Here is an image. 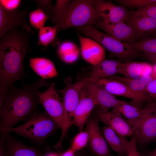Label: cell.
Here are the masks:
<instances>
[{"label": "cell", "mask_w": 156, "mask_h": 156, "mask_svg": "<svg viewBox=\"0 0 156 156\" xmlns=\"http://www.w3.org/2000/svg\"><path fill=\"white\" fill-rule=\"evenodd\" d=\"M34 32L28 25L7 32L0 39V99L24 75V61L32 50L30 38Z\"/></svg>", "instance_id": "obj_1"}, {"label": "cell", "mask_w": 156, "mask_h": 156, "mask_svg": "<svg viewBox=\"0 0 156 156\" xmlns=\"http://www.w3.org/2000/svg\"><path fill=\"white\" fill-rule=\"evenodd\" d=\"M50 85L46 79L41 78L21 88L11 87L0 110V131L5 132L18 122L25 121L38 111V90Z\"/></svg>", "instance_id": "obj_2"}, {"label": "cell", "mask_w": 156, "mask_h": 156, "mask_svg": "<svg viewBox=\"0 0 156 156\" xmlns=\"http://www.w3.org/2000/svg\"><path fill=\"white\" fill-rule=\"evenodd\" d=\"M102 20L94 9L92 0H73L55 23L58 25L57 34L71 27L93 26Z\"/></svg>", "instance_id": "obj_3"}, {"label": "cell", "mask_w": 156, "mask_h": 156, "mask_svg": "<svg viewBox=\"0 0 156 156\" xmlns=\"http://www.w3.org/2000/svg\"><path fill=\"white\" fill-rule=\"evenodd\" d=\"M58 94L55 88V84L52 82L47 90L39 92L38 95L40 103L61 129V137L54 147L57 151H62L64 138L72 124L67 117L63 98Z\"/></svg>", "instance_id": "obj_4"}, {"label": "cell", "mask_w": 156, "mask_h": 156, "mask_svg": "<svg viewBox=\"0 0 156 156\" xmlns=\"http://www.w3.org/2000/svg\"><path fill=\"white\" fill-rule=\"evenodd\" d=\"M59 128V126L46 111H38L22 125L8 129L5 132H14L40 144Z\"/></svg>", "instance_id": "obj_5"}, {"label": "cell", "mask_w": 156, "mask_h": 156, "mask_svg": "<svg viewBox=\"0 0 156 156\" xmlns=\"http://www.w3.org/2000/svg\"><path fill=\"white\" fill-rule=\"evenodd\" d=\"M80 33L97 41L114 55L120 59L134 58L139 54L129 43L120 42L107 34L101 32L92 25L77 27Z\"/></svg>", "instance_id": "obj_6"}, {"label": "cell", "mask_w": 156, "mask_h": 156, "mask_svg": "<svg viewBox=\"0 0 156 156\" xmlns=\"http://www.w3.org/2000/svg\"><path fill=\"white\" fill-rule=\"evenodd\" d=\"M127 120L139 145L147 144L156 138V113L154 110L143 118Z\"/></svg>", "instance_id": "obj_7"}, {"label": "cell", "mask_w": 156, "mask_h": 156, "mask_svg": "<svg viewBox=\"0 0 156 156\" xmlns=\"http://www.w3.org/2000/svg\"><path fill=\"white\" fill-rule=\"evenodd\" d=\"M86 80L83 78L73 83L70 77L64 79V88L57 90V92L62 96L67 117L72 121L73 113L80 99L81 91L85 86Z\"/></svg>", "instance_id": "obj_8"}, {"label": "cell", "mask_w": 156, "mask_h": 156, "mask_svg": "<svg viewBox=\"0 0 156 156\" xmlns=\"http://www.w3.org/2000/svg\"><path fill=\"white\" fill-rule=\"evenodd\" d=\"M96 119L104 123L106 126L112 129L119 135L127 137H132L134 134L127 120L122 117L116 107L112 108L111 111L99 108L97 112Z\"/></svg>", "instance_id": "obj_9"}, {"label": "cell", "mask_w": 156, "mask_h": 156, "mask_svg": "<svg viewBox=\"0 0 156 156\" xmlns=\"http://www.w3.org/2000/svg\"><path fill=\"white\" fill-rule=\"evenodd\" d=\"M95 9L102 20L107 23H115L126 22L130 18L129 12L124 7L110 1L92 0Z\"/></svg>", "instance_id": "obj_10"}, {"label": "cell", "mask_w": 156, "mask_h": 156, "mask_svg": "<svg viewBox=\"0 0 156 156\" xmlns=\"http://www.w3.org/2000/svg\"><path fill=\"white\" fill-rule=\"evenodd\" d=\"M85 78L99 85L113 95L121 96L131 99L132 101L130 104L142 108V107L145 101L120 81L110 78L91 80L87 77Z\"/></svg>", "instance_id": "obj_11"}, {"label": "cell", "mask_w": 156, "mask_h": 156, "mask_svg": "<svg viewBox=\"0 0 156 156\" xmlns=\"http://www.w3.org/2000/svg\"><path fill=\"white\" fill-rule=\"evenodd\" d=\"M96 119L87 121L86 131L89 134L88 145L92 152L95 156H112V154L103 131Z\"/></svg>", "instance_id": "obj_12"}, {"label": "cell", "mask_w": 156, "mask_h": 156, "mask_svg": "<svg viewBox=\"0 0 156 156\" xmlns=\"http://www.w3.org/2000/svg\"><path fill=\"white\" fill-rule=\"evenodd\" d=\"M29 9L26 8L21 10L10 11L0 6V38L14 29H18L28 25L27 16Z\"/></svg>", "instance_id": "obj_13"}, {"label": "cell", "mask_w": 156, "mask_h": 156, "mask_svg": "<svg viewBox=\"0 0 156 156\" xmlns=\"http://www.w3.org/2000/svg\"><path fill=\"white\" fill-rule=\"evenodd\" d=\"M95 25L121 42L131 43L135 42V40L139 36L135 29L125 22L111 23L102 20L97 22Z\"/></svg>", "instance_id": "obj_14"}, {"label": "cell", "mask_w": 156, "mask_h": 156, "mask_svg": "<svg viewBox=\"0 0 156 156\" xmlns=\"http://www.w3.org/2000/svg\"><path fill=\"white\" fill-rule=\"evenodd\" d=\"M83 78L86 80L85 87L87 92L101 109L109 110L110 108L117 107L124 102L117 99L97 84Z\"/></svg>", "instance_id": "obj_15"}, {"label": "cell", "mask_w": 156, "mask_h": 156, "mask_svg": "<svg viewBox=\"0 0 156 156\" xmlns=\"http://www.w3.org/2000/svg\"><path fill=\"white\" fill-rule=\"evenodd\" d=\"M96 105V102L87 92L85 86L81 91L79 101L72 118V124L75 125L80 131H83L84 125Z\"/></svg>", "instance_id": "obj_16"}, {"label": "cell", "mask_w": 156, "mask_h": 156, "mask_svg": "<svg viewBox=\"0 0 156 156\" xmlns=\"http://www.w3.org/2000/svg\"><path fill=\"white\" fill-rule=\"evenodd\" d=\"M82 56L86 61L95 65L105 60L104 48L100 43L89 38L84 37L78 33Z\"/></svg>", "instance_id": "obj_17"}, {"label": "cell", "mask_w": 156, "mask_h": 156, "mask_svg": "<svg viewBox=\"0 0 156 156\" xmlns=\"http://www.w3.org/2000/svg\"><path fill=\"white\" fill-rule=\"evenodd\" d=\"M10 132H5L6 156H43L38 148L25 145L11 136Z\"/></svg>", "instance_id": "obj_18"}, {"label": "cell", "mask_w": 156, "mask_h": 156, "mask_svg": "<svg viewBox=\"0 0 156 156\" xmlns=\"http://www.w3.org/2000/svg\"><path fill=\"white\" fill-rule=\"evenodd\" d=\"M108 78L116 79L123 83L132 92L145 101L149 102L151 101L148 97L146 88L153 80L156 78L152 75L141 77L137 79H129L116 75Z\"/></svg>", "instance_id": "obj_19"}, {"label": "cell", "mask_w": 156, "mask_h": 156, "mask_svg": "<svg viewBox=\"0 0 156 156\" xmlns=\"http://www.w3.org/2000/svg\"><path fill=\"white\" fill-rule=\"evenodd\" d=\"M122 63L113 60H104L99 64L93 65L88 78L91 80L108 78L119 74Z\"/></svg>", "instance_id": "obj_20"}, {"label": "cell", "mask_w": 156, "mask_h": 156, "mask_svg": "<svg viewBox=\"0 0 156 156\" xmlns=\"http://www.w3.org/2000/svg\"><path fill=\"white\" fill-rule=\"evenodd\" d=\"M102 131L107 144L113 150L120 156H127L129 141L126 137L118 135L106 126L103 127Z\"/></svg>", "instance_id": "obj_21"}, {"label": "cell", "mask_w": 156, "mask_h": 156, "mask_svg": "<svg viewBox=\"0 0 156 156\" xmlns=\"http://www.w3.org/2000/svg\"><path fill=\"white\" fill-rule=\"evenodd\" d=\"M29 64L35 72L43 79H46L57 76L53 63L46 58H31L29 61Z\"/></svg>", "instance_id": "obj_22"}, {"label": "cell", "mask_w": 156, "mask_h": 156, "mask_svg": "<svg viewBox=\"0 0 156 156\" xmlns=\"http://www.w3.org/2000/svg\"><path fill=\"white\" fill-rule=\"evenodd\" d=\"M115 107L128 120L143 118L154 111L153 108L149 105L145 108H140L125 101Z\"/></svg>", "instance_id": "obj_23"}, {"label": "cell", "mask_w": 156, "mask_h": 156, "mask_svg": "<svg viewBox=\"0 0 156 156\" xmlns=\"http://www.w3.org/2000/svg\"><path fill=\"white\" fill-rule=\"evenodd\" d=\"M125 23L134 29L139 36L156 31V19L140 16L131 17Z\"/></svg>", "instance_id": "obj_24"}, {"label": "cell", "mask_w": 156, "mask_h": 156, "mask_svg": "<svg viewBox=\"0 0 156 156\" xmlns=\"http://www.w3.org/2000/svg\"><path fill=\"white\" fill-rule=\"evenodd\" d=\"M57 51L61 60L68 64L76 61L79 56V51L77 46L74 43L69 41L62 43L59 46Z\"/></svg>", "instance_id": "obj_25"}, {"label": "cell", "mask_w": 156, "mask_h": 156, "mask_svg": "<svg viewBox=\"0 0 156 156\" xmlns=\"http://www.w3.org/2000/svg\"><path fill=\"white\" fill-rule=\"evenodd\" d=\"M145 62L129 61L122 63L119 74L124 77L131 79H137L141 77V75Z\"/></svg>", "instance_id": "obj_26"}, {"label": "cell", "mask_w": 156, "mask_h": 156, "mask_svg": "<svg viewBox=\"0 0 156 156\" xmlns=\"http://www.w3.org/2000/svg\"><path fill=\"white\" fill-rule=\"evenodd\" d=\"M58 25L46 26L39 29V39L38 44L46 47L54 40L57 34Z\"/></svg>", "instance_id": "obj_27"}, {"label": "cell", "mask_w": 156, "mask_h": 156, "mask_svg": "<svg viewBox=\"0 0 156 156\" xmlns=\"http://www.w3.org/2000/svg\"><path fill=\"white\" fill-rule=\"evenodd\" d=\"M129 44L138 51L156 54V37Z\"/></svg>", "instance_id": "obj_28"}, {"label": "cell", "mask_w": 156, "mask_h": 156, "mask_svg": "<svg viewBox=\"0 0 156 156\" xmlns=\"http://www.w3.org/2000/svg\"><path fill=\"white\" fill-rule=\"evenodd\" d=\"M31 27L39 29L44 27L46 21L49 18L41 9L37 8L29 14Z\"/></svg>", "instance_id": "obj_29"}, {"label": "cell", "mask_w": 156, "mask_h": 156, "mask_svg": "<svg viewBox=\"0 0 156 156\" xmlns=\"http://www.w3.org/2000/svg\"><path fill=\"white\" fill-rule=\"evenodd\" d=\"M89 139V134L87 131H80L75 136L70 148L76 153L87 145Z\"/></svg>", "instance_id": "obj_30"}, {"label": "cell", "mask_w": 156, "mask_h": 156, "mask_svg": "<svg viewBox=\"0 0 156 156\" xmlns=\"http://www.w3.org/2000/svg\"><path fill=\"white\" fill-rule=\"evenodd\" d=\"M69 0H57L54 6L52 21L55 23L61 18L66 9L71 2Z\"/></svg>", "instance_id": "obj_31"}, {"label": "cell", "mask_w": 156, "mask_h": 156, "mask_svg": "<svg viewBox=\"0 0 156 156\" xmlns=\"http://www.w3.org/2000/svg\"><path fill=\"white\" fill-rule=\"evenodd\" d=\"M129 12L131 17L142 16L156 19V4Z\"/></svg>", "instance_id": "obj_32"}, {"label": "cell", "mask_w": 156, "mask_h": 156, "mask_svg": "<svg viewBox=\"0 0 156 156\" xmlns=\"http://www.w3.org/2000/svg\"><path fill=\"white\" fill-rule=\"evenodd\" d=\"M115 1L121 5L138 9L156 4V0H117Z\"/></svg>", "instance_id": "obj_33"}, {"label": "cell", "mask_w": 156, "mask_h": 156, "mask_svg": "<svg viewBox=\"0 0 156 156\" xmlns=\"http://www.w3.org/2000/svg\"><path fill=\"white\" fill-rule=\"evenodd\" d=\"M32 1L36 3L37 8L43 10L49 18L51 17L54 7L52 0H36Z\"/></svg>", "instance_id": "obj_34"}, {"label": "cell", "mask_w": 156, "mask_h": 156, "mask_svg": "<svg viewBox=\"0 0 156 156\" xmlns=\"http://www.w3.org/2000/svg\"><path fill=\"white\" fill-rule=\"evenodd\" d=\"M22 3L21 0H0V6L8 10H18Z\"/></svg>", "instance_id": "obj_35"}, {"label": "cell", "mask_w": 156, "mask_h": 156, "mask_svg": "<svg viewBox=\"0 0 156 156\" xmlns=\"http://www.w3.org/2000/svg\"><path fill=\"white\" fill-rule=\"evenodd\" d=\"M137 143L136 137L134 134L129 142L127 148L128 152L131 156H142L137 151Z\"/></svg>", "instance_id": "obj_36"}, {"label": "cell", "mask_w": 156, "mask_h": 156, "mask_svg": "<svg viewBox=\"0 0 156 156\" xmlns=\"http://www.w3.org/2000/svg\"><path fill=\"white\" fill-rule=\"evenodd\" d=\"M146 92L149 99L156 102V78L153 80L147 86Z\"/></svg>", "instance_id": "obj_37"}, {"label": "cell", "mask_w": 156, "mask_h": 156, "mask_svg": "<svg viewBox=\"0 0 156 156\" xmlns=\"http://www.w3.org/2000/svg\"><path fill=\"white\" fill-rule=\"evenodd\" d=\"M5 132L0 131V156H6V149L5 143Z\"/></svg>", "instance_id": "obj_38"}, {"label": "cell", "mask_w": 156, "mask_h": 156, "mask_svg": "<svg viewBox=\"0 0 156 156\" xmlns=\"http://www.w3.org/2000/svg\"><path fill=\"white\" fill-rule=\"evenodd\" d=\"M75 152L70 148L66 151L62 153L60 156H75Z\"/></svg>", "instance_id": "obj_39"}, {"label": "cell", "mask_w": 156, "mask_h": 156, "mask_svg": "<svg viewBox=\"0 0 156 156\" xmlns=\"http://www.w3.org/2000/svg\"><path fill=\"white\" fill-rule=\"evenodd\" d=\"M144 54L147 58L156 63V54L145 53Z\"/></svg>", "instance_id": "obj_40"}, {"label": "cell", "mask_w": 156, "mask_h": 156, "mask_svg": "<svg viewBox=\"0 0 156 156\" xmlns=\"http://www.w3.org/2000/svg\"><path fill=\"white\" fill-rule=\"evenodd\" d=\"M43 156H60V155L55 153L49 152L44 154Z\"/></svg>", "instance_id": "obj_41"}, {"label": "cell", "mask_w": 156, "mask_h": 156, "mask_svg": "<svg viewBox=\"0 0 156 156\" xmlns=\"http://www.w3.org/2000/svg\"><path fill=\"white\" fill-rule=\"evenodd\" d=\"M146 156H156V147L154 150L149 152Z\"/></svg>", "instance_id": "obj_42"}, {"label": "cell", "mask_w": 156, "mask_h": 156, "mask_svg": "<svg viewBox=\"0 0 156 156\" xmlns=\"http://www.w3.org/2000/svg\"><path fill=\"white\" fill-rule=\"evenodd\" d=\"M153 71L152 75L155 77L156 78V63L153 66Z\"/></svg>", "instance_id": "obj_43"}, {"label": "cell", "mask_w": 156, "mask_h": 156, "mask_svg": "<svg viewBox=\"0 0 156 156\" xmlns=\"http://www.w3.org/2000/svg\"><path fill=\"white\" fill-rule=\"evenodd\" d=\"M152 107L154 109V112L156 113V102H153L149 105Z\"/></svg>", "instance_id": "obj_44"}, {"label": "cell", "mask_w": 156, "mask_h": 156, "mask_svg": "<svg viewBox=\"0 0 156 156\" xmlns=\"http://www.w3.org/2000/svg\"><path fill=\"white\" fill-rule=\"evenodd\" d=\"M127 156H131V155L130 154V153H129L128 152V155H127Z\"/></svg>", "instance_id": "obj_45"}, {"label": "cell", "mask_w": 156, "mask_h": 156, "mask_svg": "<svg viewBox=\"0 0 156 156\" xmlns=\"http://www.w3.org/2000/svg\"><path fill=\"white\" fill-rule=\"evenodd\" d=\"M155 37H156V35H155Z\"/></svg>", "instance_id": "obj_46"}]
</instances>
